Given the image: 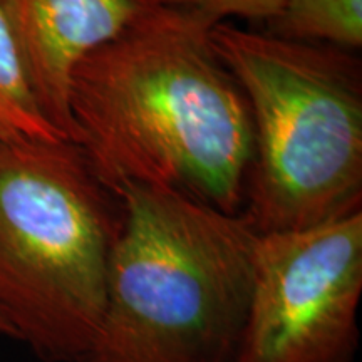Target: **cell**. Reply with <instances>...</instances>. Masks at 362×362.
<instances>
[{"label":"cell","instance_id":"277c9868","mask_svg":"<svg viewBox=\"0 0 362 362\" xmlns=\"http://www.w3.org/2000/svg\"><path fill=\"white\" fill-rule=\"evenodd\" d=\"M121 198L69 139L0 141V314L42 362H78L106 307Z\"/></svg>","mask_w":362,"mask_h":362},{"label":"cell","instance_id":"3957f363","mask_svg":"<svg viewBox=\"0 0 362 362\" xmlns=\"http://www.w3.org/2000/svg\"><path fill=\"white\" fill-rule=\"evenodd\" d=\"M247 99L253 158L242 214L260 235L362 211V71L354 52L211 25Z\"/></svg>","mask_w":362,"mask_h":362},{"label":"cell","instance_id":"9c48e42d","mask_svg":"<svg viewBox=\"0 0 362 362\" xmlns=\"http://www.w3.org/2000/svg\"><path fill=\"white\" fill-rule=\"evenodd\" d=\"M163 6L185 8L214 22L232 19L267 22L279 11L282 0H160Z\"/></svg>","mask_w":362,"mask_h":362},{"label":"cell","instance_id":"7a4b0ae2","mask_svg":"<svg viewBox=\"0 0 362 362\" xmlns=\"http://www.w3.org/2000/svg\"><path fill=\"white\" fill-rule=\"evenodd\" d=\"M119 198L106 307L78 362H237L260 233L168 188Z\"/></svg>","mask_w":362,"mask_h":362},{"label":"cell","instance_id":"30bf717a","mask_svg":"<svg viewBox=\"0 0 362 362\" xmlns=\"http://www.w3.org/2000/svg\"><path fill=\"white\" fill-rule=\"evenodd\" d=\"M0 336H4V337H13L11 325L7 324V320L4 319L2 314H0Z\"/></svg>","mask_w":362,"mask_h":362},{"label":"cell","instance_id":"6da1fadb","mask_svg":"<svg viewBox=\"0 0 362 362\" xmlns=\"http://www.w3.org/2000/svg\"><path fill=\"white\" fill-rule=\"evenodd\" d=\"M214 24L161 6L76 67L71 141L117 197L160 187L242 214L252 116L216 52Z\"/></svg>","mask_w":362,"mask_h":362},{"label":"cell","instance_id":"5b68a950","mask_svg":"<svg viewBox=\"0 0 362 362\" xmlns=\"http://www.w3.org/2000/svg\"><path fill=\"white\" fill-rule=\"evenodd\" d=\"M361 296L362 211L260 235L237 362H352Z\"/></svg>","mask_w":362,"mask_h":362},{"label":"cell","instance_id":"52a82bcc","mask_svg":"<svg viewBox=\"0 0 362 362\" xmlns=\"http://www.w3.org/2000/svg\"><path fill=\"white\" fill-rule=\"evenodd\" d=\"M19 138L66 139L40 110L11 4L0 0V141Z\"/></svg>","mask_w":362,"mask_h":362},{"label":"cell","instance_id":"ba28073f","mask_svg":"<svg viewBox=\"0 0 362 362\" xmlns=\"http://www.w3.org/2000/svg\"><path fill=\"white\" fill-rule=\"evenodd\" d=\"M267 33L356 52L362 47V0H282Z\"/></svg>","mask_w":362,"mask_h":362},{"label":"cell","instance_id":"8992f818","mask_svg":"<svg viewBox=\"0 0 362 362\" xmlns=\"http://www.w3.org/2000/svg\"><path fill=\"white\" fill-rule=\"evenodd\" d=\"M40 110L72 139L69 86L76 67L160 0H8Z\"/></svg>","mask_w":362,"mask_h":362}]
</instances>
